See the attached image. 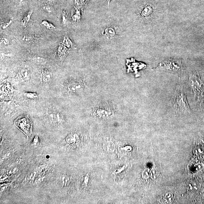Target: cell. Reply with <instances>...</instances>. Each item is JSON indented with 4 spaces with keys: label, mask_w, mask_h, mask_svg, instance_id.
I'll list each match as a JSON object with an SVG mask.
<instances>
[{
    "label": "cell",
    "mask_w": 204,
    "mask_h": 204,
    "mask_svg": "<svg viewBox=\"0 0 204 204\" xmlns=\"http://www.w3.org/2000/svg\"><path fill=\"white\" fill-rule=\"evenodd\" d=\"M172 106L175 112L178 113H187L190 110L186 99L185 86H180L176 89L172 100Z\"/></svg>",
    "instance_id": "1"
},
{
    "label": "cell",
    "mask_w": 204,
    "mask_h": 204,
    "mask_svg": "<svg viewBox=\"0 0 204 204\" xmlns=\"http://www.w3.org/2000/svg\"><path fill=\"white\" fill-rule=\"evenodd\" d=\"M15 126L22 132L28 139L32 134L33 123L28 115L19 116L14 121Z\"/></svg>",
    "instance_id": "2"
},
{
    "label": "cell",
    "mask_w": 204,
    "mask_h": 204,
    "mask_svg": "<svg viewBox=\"0 0 204 204\" xmlns=\"http://www.w3.org/2000/svg\"><path fill=\"white\" fill-rule=\"evenodd\" d=\"M181 63L175 59H168L161 63L158 68L161 70L172 73H178L180 70Z\"/></svg>",
    "instance_id": "3"
},
{
    "label": "cell",
    "mask_w": 204,
    "mask_h": 204,
    "mask_svg": "<svg viewBox=\"0 0 204 204\" xmlns=\"http://www.w3.org/2000/svg\"><path fill=\"white\" fill-rule=\"evenodd\" d=\"M14 88L8 81H5L1 86V99L2 100H9L12 98Z\"/></svg>",
    "instance_id": "4"
},
{
    "label": "cell",
    "mask_w": 204,
    "mask_h": 204,
    "mask_svg": "<svg viewBox=\"0 0 204 204\" xmlns=\"http://www.w3.org/2000/svg\"><path fill=\"white\" fill-rule=\"evenodd\" d=\"M84 84L82 81L78 79L71 80L67 83L66 89L68 92L75 93L83 89Z\"/></svg>",
    "instance_id": "5"
},
{
    "label": "cell",
    "mask_w": 204,
    "mask_h": 204,
    "mask_svg": "<svg viewBox=\"0 0 204 204\" xmlns=\"http://www.w3.org/2000/svg\"><path fill=\"white\" fill-rule=\"evenodd\" d=\"M114 110L110 105L105 104L98 106L95 111V113L101 117H109L113 113Z\"/></svg>",
    "instance_id": "6"
},
{
    "label": "cell",
    "mask_w": 204,
    "mask_h": 204,
    "mask_svg": "<svg viewBox=\"0 0 204 204\" xmlns=\"http://www.w3.org/2000/svg\"><path fill=\"white\" fill-rule=\"evenodd\" d=\"M188 82L190 87L194 93L199 91L201 86V82L196 73L194 72L190 74Z\"/></svg>",
    "instance_id": "7"
},
{
    "label": "cell",
    "mask_w": 204,
    "mask_h": 204,
    "mask_svg": "<svg viewBox=\"0 0 204 204\" xmlns=\"http://www.w3.org/2000/svg\"><path fill=\"white\" fill-rule=\"evenodd\" d=\"M47 114L49 121L52 123H59L61 121L62 116L61 113L54 109H50L48 110Z\"/></svg>",
    "instance_id": "8"
},
{
    "label": "cell",
    "mask_w": 204,
    "mask_h": 204,
    "mask_svg": "<svg viewBox=\"0 0 204 204\" xmlns=\"http://www.w3.org/2000/svg\"><path fill=\"white\" fill-rule=\"evenodd\" d=\"M41 78L43 82L47 83L50 82L52 78L51 72L47 69H42L41 71Z\"/></svg>",
    "instance_id": "9"
},
{
    "label": "cell",
    "mask_w": 204,
    "mask_h": 204,
    "mask_svg": "<svg viewBox=\"0 0 204 204\" xmlns=\"http://www.w3.org/2000/svg\"><path fill=\"white\" fill-rule=\"evenodd\" d=\"M153 11V9L152 6L150 5H147L141 10V14L143 17H148L152 14Z\"/></svg>",
    "instance_id": "10"
},
{
    "label": "cell",
    "mask_w": 204,
    "mask_h": 204,
    "mask_svg": "<svg viewBox=\"0 0 204 204\" xmlns=\"http://www.w3.org/2000/svg\"><path fill=\"white\" fill-rule=\"evenodd\" d=\"M20 77L24 81H27L30 79L31 74L29 71L25 68H23L20 70L19 72Z\"/></svg>",
    "instance_id": "11"
},
{
    "label": "cell",
    "mask_w": 204,
    "mask_h": 204,
    "mask_svg": "<svg viewBox=\"0 0 204 204\" xmlns=\"http://www.w3.org/2000/svg\"><path fill=\"white\" fill-rule=\"evenodd\" d=\"M58 53L61 60L63 62L68 54V50L64 45H60L58 48Z\"/></svg>",
    "instance_id": "12"
},
{
    "label": "cell",
    "mask_w": 204,
    "mask_h": 204,
    "mask_svg": "<svg viewBox=\"0 0 204 204\" xmlns=\"http://www.w3.org/2000/svg\"><path fill=\"white\" fill-rule=\"evenodd\" d=\"M164 199L165 202L167 203H172L174 201V197L173 194L171 192H168L164 196Z\"/></svg>",
    "instance_id": "13"
},
{
    "label": "cell",
    "mask_w": 204,
    "mask_h": 204,
    "mask_svg": "<svg viewBox=\"0 0 204 204\" xmlns=\"http://www.w3.org/2000/svg\"><path fill=\"white\" fill-rule=\"evenodd\" d=\"M62 44L65 45V46L68 47L69 49H72L74 48V44H73L71 40L68 37L64 38Z\"/></svg>",
    "instance_id": "14"
},
{
    "label": "cell",
    "mask_w": 204,
    "mask_h": 204,
    "mask_svg": "<svg viewBox=\"0 0 204 204\" xmlns=\"http://www.w3.org/2000/svg\"><path fill=\"white\" fill-rule=\"evenodd\" d=\"M33 10L29 11L28 13L26 15L23 19L21 21L22 25L23 26H26L27 24L30 21V17H31V15H32Z\"/></svg>",
    "instance_id": "15"
},
{
    "label": "cell",
    "mask_w": 204,
    "mask_h": 204,
    "mask_svg": "<svg viewBox=\"0 0 204 204\" xmlns=\"http://www.w3.org/2000/svg\"><path fill=\"white\" fill-rule=\"evenodd\" d=\"M193 153L197 156L203 155L204 154V148L201 147H197L194 149Z\"/></svg>",
    "instance_id": "16"
},
{
    "label": "cell",
    "mask_w": 204,
    "mask_h": 204,
    "mask_svg": "<svg viewBox=\"0 0 204 204\" xmlns=\"http://www.w3.org/2000/svg\"><path fill=\"white\" fill-rule=\"evenodd\" d=\"M105 35L109 37H111L115 35V31L111 27H108L105 30Z\"/></svg>",
    "instance_id": "17"
},
{
    "label": "cell",
    "mask_w": 204,
    "mask_h": 204,
    "mask_svg": "<svg viewBox=\"0 0 204 204\" xmlns=\"http://www.w3.org/2000/svg\"><path fill=\"white\" fill-rule=\"evenodd\" d=\"M33 60L35 63L38 64L43 65L46 63V61L45 59L39 56L34 57Z\"/></svg>",
    "instance_id": "18"
},
{
    "label": "cell",
    "mask_w": 204,
    "mask_h": 204,
    "mask_svg": "<svg viewBox=\"0 0 204 204\" xmlns=\"http://www.w3.org/2000/svg\"><path fill=\"white\" fill-rule=\"evenodd\" d=\"M151 170L149 168H146L143 171L142 176L143 178L146 179L149 178L150 176Z\"/></svg>",
    "instance_id": "19"
},
{
    "label": "cell",
    "mask_w": 204,
    "mask_h": 204,
    "mask_svg": "<svg viewBox=\"0 0 204 204\" xmlns=\"http://www.w3.org/2000/svg\"><path fill=\"white\" fill-rule=\"evenodd\" d=\"M24 95L25 97L30 99H35L37 98L38 97V95L35 93H31V92H27L24 93Z\"/></svg>",
    "instance_id": "20"
},
{
    "label": "cell",
    "mask_w": 204,
    "mask_h": 204,
    "mask_svg": "<svg viewBox=\"0 0 204 204\" xmlns=\"http://www.w3.org/2000/svg\"><path fill=\"white\" fill-rule=\"evenodd\" d=\"M158 176V173L155 168H153L151 171L150 177L153 180L156 179Z\"/></svg>",
    "instance_id": "21"
},
{
    "label": "cell",
    "mask_w": 204,
    "mask_h": 204,
    "mask_svg": "<svg viewBox=\"0 0 204 204\" xmlns=\"http://www.w3.org/2000/svg\"><path fill=\"white\" fill-rule=\"evenodd\" d=\"M195 169L197 171H199L202 170L204 168V164L202 163H198L195 164L194 166Z\"/></svg>",
    "instance_id": "22"
},
{
    "label": "cell",
    "mask_w": 204,
    "mask_h": 204,
    "mask_svg": "<svg viewBox=\"0 0 204 204\" xmlns=\"http://www.w3.org/2000/svg\"><path fill=\"white\" fill-rule=\"evenodd\" d=\"M43 8L44 10L46 11L48 13H51L52 11V7L50 5L44 4L43 5Z\"/></svg>",
    "instance_id": "23"
},
{
    "label": "cell",
    "mask_w": 204,
    "mask_h": 204,
    "mask_svg": "<svg viewBox=\"0 0 204 204\" xmlns=\"http://www.w3.org/2000/svg\"><path fill=\"white\" fill-rule=\"evenodd\" d=\"M41 24L48 29H52L54 28V26L52 24L47 21H43L42 22Z\"/></svg>",
    "instance_id": "24"
},
{
    "label": "cell",
    "mask_w": 204,
    "mask_h": 204,
    "mask_svg": "<svg viewBox=\"0 0 204 204\" xmlns=\"http://www.w3.org/2000/svg\"><path fill=\"white\" fill-rule=\"evenodd\" d=\"M12 22V20H10L8 22H2L1 23V26L2 28L3 29L7 28V27H8L11 24Z\"/></svg>",
    "instance_id": "25"
},
{
    "label": "cell",
    "mask_w": 204,
    "mask_h": 204,
    "mask_svg": "<svg viewBox=\"0 0 204 204\" xmlns=\"http://www.w3.org/2000/svg\"><path fill=\"white\" fill-rule=\"evenodd\" d=\"M200 184L197 182H194L191 185V187L194 189L197 190L200 188Z\"/></svg>",
    "instance_id": "26"
},
{
    "label": "cell",
    "mask_w": 204,
    "mask_h": 204,
    "mask_svg": "<svg viewBox=\"0 0 204 204\" xmlns=\"http://www.w3.org/2000/svg\"><path fill=\"white\" fill-rule=\"evenodd\" d=\"M1 43L4 45H6L9 44V42L7 38L2 37L1 39Z\"/></svg>",
    "instance_id": "27"
},
{
    "label": "cell",
    "mask_w": 204,
    "mask_h": 204,
    "mask_svg": "<svg viewBox=\"0 0 204 204\" xmlns=\"http://www.w3.org/2000/svg\"><path fill=\"white\" fill-rule=\"evenodd\" d=\"M67 13H66L65 11H64L63 13V23L64 24H66L67 23L68 21V18H67Z\"/></svg>",
    "instance_id": "28"
},
{
    "label": "cell",
    "mask_w": 204,
    "mask_h": 204,
    "mask_svg": "<svg viewBox=\"0 0 204 204\" xmlns=\"http://www.w3.org/2000/svg\"><path fill=\"white\" fill-rule=\"evenodd\" d=\"M31 40H32V38H31V37L26 36H24L22 39L23 40L27 42H29L31 41Z\"/></svg>",
    "instance_id": "29"
},
{
    "label": "cell",
    "mask_w": 204,
    "mask_h": 204,
    "mask_svg": "<svg viewBox=\"0 0 204 204\" xmlns=\"http://www.w3.org/2000/svg\"><path fill=\"white\" fill-rule=\"evenodd\" d=\"M45 1H48V2H54V0H45Z\"/></svg>",
    "instance_id": "30"
},
{
    "label": "cell",
    "mask_w": 204,
    "mask_h": 204,
    "mask_svg": "<svg viewBox=\"0 0 204 204\" xmlns=\"http://www.w3.org/2000/svg\"><path fill=\"white\" fill-rule=\"evenodd\" d=\"M24 0H19V2H22Z\"/></svg>",
    "instance_id": "31"
},
{
    "label": "cell",
    "mask_w": 204,
    "mask_h": 204,
    "mask_svg": "<svg viewBox=\"0 0 204 204\" xmlns=\"http://www.w3.org/2000/svg\"><path fill=\"white\" fill-rule=\"evenodd\" d=\"M203 140H204V138H203Z\"/></svg>",
    "instance_id": "32"
},
{
    "label": "cell",
    "mask_w": 204,
    "mask_h": 204,
    "mask_svg": "<svg viewBox=\"0 0 204 204\" xmlns=\"http://www.w3.org/2000/svg\"></svg>",
    "instance_id": "33"
}]
</instances>
